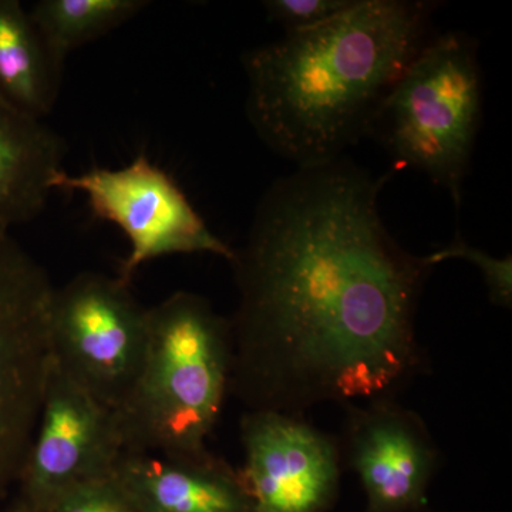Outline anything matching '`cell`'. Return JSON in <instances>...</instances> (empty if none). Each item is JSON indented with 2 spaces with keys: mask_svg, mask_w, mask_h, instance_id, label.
Instances as JSON below:
<instances>
[{
  "mask_svg": "<svg viewBox=\"0 0 512 512\" xmlns=\"http://www.w3.org/2000/svg\"><path fill=\"white\" fill-rule=\"evenodd\" d=\"M52 512H137L113 478L92 481L63 495Z\"/></svg>",
  "mask_w": 512,
  "mask_h": 512,
  "instance_id": "e0dca14e",
  "label": "cell"
},
{
  "mask_svg": "<svg viewBox=\"0 0 512 512\" xmlns=\"http://www.w3.org/2000/svg\"><path fill=\"white\" fill-rule=\"evenodd\" d=\"M231 376L229 319L197 293L148 309V340L130 392L113 410L123 453L210 456Z\"/></svg>",
  "mask_w": 512,
  "mask_h": 512,
  "instance_id": "3957f363",
  "label": "cell"
},
{
  "mask_svg": "<svg viewBox=\"0 0 512 512\" xmlns=\"http://www.w3.org/2000/svg\"><path fill=\"white\" fill-rule=\"evenodd\" d=\"M389 174L346 158L296 168L235 249L229 394L245 412L396 399L426 370L417 309L431 266L384 225Z\"/></svg>",
  "mask_w": 512,
  "mask_h": 512,
  "instance_id": "6da1fadb",
  "label": "cell"
},
{
  "mask_svg": "<svg viewBox=\"0 0 512 512\" xmlns=\"http://www.w3.org/2000/svg\"><path fill=\"white\" fill-rule=\"evenodd\" d=\"M355 0H268L266 15L285 32L315 28L348 10Z\"/></svg>",
  "mask_w": 512,
  "mask_h": 512,
  "instance_id": "2e32d148",
  "label": "cell"
},
{
  "mask_svg": "<svg viewBox=\"0 0 512 512\" xmlns=\"http://www.w3.org/2000/svg\"><path fill=\"white\" fill-rule=\"evenodd\" d=\"M244 478L254 512H329L338 501L340 441L302 416L254 410L241 419Z\"/></svg>",
  "mask_w": 512,
  "mask_h": 512,
  "instance_id": "9c48e42d",
  "label": "cell"
},
{
  "mask_svg": "<svg viewBox=\"0 0 512 512\" xmlns=\"http://www.w3.org/2000/svg\"><path fill=\"white\" fill-rule=\"evenodd\" d=\"M111 478L137 512H254L241 471L212 453L192 460L123 453Z\"/></svg>",
  "mask_w": 512,
  "mask_h": 512,
  "instance_id": "8fae6325",
  "label": "cell"
},
{
  "mask_svg": "<svg viewBox=\"0 0 512 512\" xmlns=\"http://www.w3.org/2000/svg\"><path fill=\"white\" fill-rule=\"evenodd\" d=\"M49 339L53 365L114 410L143 363L148 309L120 278L82 272L53 292Z\"/></svg>",
  "mask_w": 512,
  "mask_h": 512,
  "instance_id": "8992f818",
  "label": "cell"
},
{
  "mask_svg": "<svg viewBox=\"0 0 512 512\" xmlns=\"http://www.w3.org/2000/svg\"><path fill=\"white\" fill-rule=\"evenodd\" d=\"M343 460L366 495V512H423L439 450L419 414L396 399L346 404Z\"/></svg>",
  "mask_w": 512,
  "mask_h": 512,
  "instance_id": "30bf717a",
  "label": "cell"
},
{
  "mask_svg": "<svg viewBox=\"0 0 512 512\" xmlns=\"http://www.w3.org/2000/svg\"><path fill=\"white\" fill-rule=\"evenodd\" d=\"M29 10L19 0H0V97L33 119L55 107L62 82Z\"/></svg>",
  "mask_w": 512,
  "mask_h": 512,
  "instance_id": "4fadbf2b",
  "label": "cell"
},
{
  "mask_svg": "<svg viewBox=\"0 0 512 512\" xmlns=\"http://www.w3.org/2000/svg\"><path fill=\"white\" fill-rule=\"evenodd\" d=\"M483 114L478 47L463 32L429 40L377 111L375 137L394 163L426 174L456 208Z\"/></svg>",
  "mask_w": 512,
  "mask_h": 512,
  "instance_id": "277c9868",
  "label": "cell"
},
{
  "mask_svg": "<svg viewBox=\"0 0 512 512\" xmlns=\"http://www.w3.org/2000/svg\"><path fill=\"white\" fill-rule=\"evenodd\" d=\"M426 259L431 266L439 265L448 259H464L476 265L480 274L483 275L490 301L495 306L511 309L512 258L510 255L505 258H495L483 249L471 247L466 239L457 234L450 244L426 255Z\"/></svg>",
  "mask_w": 512,
  "mask_h": 512,
  "instance_id": "9a60e30c",
  "label": "cell"
},
{
  "mask_svg": "<svg viewBox=\"0 0 512 512\" xmlns=\"http://www.w3.org/2000/svg\"><path fill=\"white\" fill-rule=\"evenodd\" d=\"M64 153L59 134L0 97V228L28 224L45 210Z\"/></svg>",
  "mask_w": 512,
  "mask_h": 512,
  "instance_id": "7c38bea8",
  "label": "cell"
},
{
  "mask_svg": "<svg viewBox=\"0 0 512 512\" xmlns=\"http://www.w3.org/2000/svg\"><path fill=\"white\" fill-rule=\"evenodd\" d=\"M121 454L113 410L52 363L35 436L10 505L28 512H52L73 488L111 477Z\"/></svg>",
  "mask_w": 512,
  "mask_h": 512,
  "instance_id": "ba28073f",
  "label": "cell"
},
{
  "mask_svg": "<svg viewBox=\"0 0 512 512\" xmlns=\"http://www.w3.org/2000/svg\"><path fill=\"white\" fill-rule=\"evenodd\" d=\"M52 190L82 192L94 217L124 232L131 248L119 278L127 284L141 265L161 256L234 258L235 249L208 228L180 185L144 153L117 170L96 167L72 175L63 168L53 177Z\"/></svg>",
  "mask_w": 512,
  "mask_h": 512,
  "instance_id": "52a82bcc",
  "label": "cell"
},
{
  "mask_svg": "<svg viewBox=\"0 0 512 512\" xmlns=\"http://www.w3.org/2000/svg\"><path fill=\"white\" fill-rule=\"evenodd\" d=\"M437 3L355 0L315 28L245 53L256 136L296 168L328 164L367 137L377 111L429 42Z\"/></svg>",
  "mask_w": 512,
  "mask_h": 512,
  "instance_id": "7a4b0ae2",
  "label": "cell"
},
{
  "mask_svg": "<svg viewBox=\"0 0 512 512\" xmlns=\"http://www.w3.org/2000/svg\"><path fill=\"white\" fill-rule=\"evenodd\" d=\"M53 292L45 269L0 228V501L15 488L42 409Z\"/></svg>",
  "mask_w": 512,
  "mask_h": 512,
  "instance_id": "5b68a950",
  "label": "cell"
},
{
  "mask_svg": "<svg viewBox=\"0 0 512 512\" xmlns=\"http://www.w3.org/2000/svg\"><path fill=\"white\" fill-rule=\"evenodd\" d=\"M0 512H28V511L19 510V508L12 507V505H8V507H6V508H0Z\"/></svg>",
  "mask_w": 512,
  "mask_h": 512,
  "instance_id": "ac0fdd59",
  "label": "cell"
},
{
  "mask_svg": "<svg viewBox=\"0 0 512 512\" xmlns=\"http://www.w3.org/2000/svg\"><path fill=\"white\" fill-rule=\"evenodd\" d=\"M148 5L147 0H39L29 15L47 52L63 69L73 50L126 25Z\"/></svg>",
  "mask_w": 512,
  "mask_h": 512,
  "instance_id": "5bb4252c",
  "label": "cell"
}]
</instances>
